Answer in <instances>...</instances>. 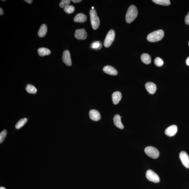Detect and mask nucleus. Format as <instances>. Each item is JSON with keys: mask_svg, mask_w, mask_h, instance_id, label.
<instances>
[{"mask_svg": "<svg viewBox=\"0 0 189 189\" xmlns=\"http://www.w3.org/2000/svg\"><path fill=\"white\" fill-rule=\"evenodd\" d=\"M138 12L135 6L131 5L128 8L126 12V20L128 23H131L136 18Z\"/></svg>", "mask_w": 189, "mask_h": 189, "instance_id": "f257e3e1", "label": "nucleus"}, {"mask_svg": "<svg viewBox=\"0 0 189 189\" xmlns=\"http://www.w3.org/2000/svg\"><path fill=\"white\" fill-rule=\"evenodd\" d=\"M164 33L161 30H157L150 33L147 36V41L150 42H156L161 41L164 37Z\"/></svg>", "mask_w": 189, "mask_h": 189, "instance_id": "f03ea898", "label": "nucleus"}, {"mask_svg": "<svg viewBox=\"0 0 189 189\" xmlns=\"http://www.w3.org/2000/svg\"><path fill=\"white\" fill-rule=\"evenodd\" d=\"M91 24L94 30H97L100 25V20L98 17L97 11L95 9H91L90 11Z\"/></svg>", "mask_w": 189, "mask_h": 189, "instance_id": "7ed1b4c3", "label": "nucleus"}, {"mask_svg": "<svg viewBox=\"0 0 189 189\" xmlns=\"http://www.w3.org/2000/svg\"><path fill=\"white\" fill-rule=\"evenodd\" d=\"M144 151L147 156L155 159L157 158L159 156L158 150L153 146H148L145 147Z\"/></svg>", "mask_w": 189, "mask_h": 189, "instance_id": "20e7f679", "label": "nucleus"}, {"mask_svg": "<svg viewBox=\"0 0 189 189\" xmlns=\"http://www.w3.org/2000/svg\"><path fill=\"white\" fill-rule=\"evenodd\" d=\"M115 36V33L114 30H111L107 34L106 36L104 45L105 47H110L114 41Z\"/></svg>", "mask_w": 189, "mask_h": 189, "instance_id": "39448f33", "label": "nucleus"}, {"mask_svg": "<svg viewBox=\"0 0 189 189\" xmlns=\"http://www.w3.org/2000/svg\"><path fill=\"white\" fill-rule=\"evenodd\" d=\"M146 177L151 182L158 183L160 182V178L157 174L151 169L147 170L146 173Z\"/></svg>", "mask_w": 189, "mask_h": 189, "instance_id": "423d86ee", "label": "nucleus"}, {"mask_svg": "<svg viewBox=\"0 0 189 189\" xmlns=\"http://www.w3.org/2000/svg\"><path fill=\"white\" fill-rule=\"evenodd\" d=\"M179 158L183 165L186 168H189V156L186 152H181L179 154Z\"/></svg>", "mask_w": 189, "mask_h": 189, "instance_id": "0eeeda50", "label": "nucleus"}, {"mask_svg": "<svg viewBox=\"0 0 189 189\" xmlns=\"http://www.w3.org/2000/svg\"><path fill=\"white\" fill-rule=\"evenodd\" d=\"M74 36L78 40H84L87 38V33L84 28L78 29L75 31Z\"/></svg>", "mask_w": 189, "mask_h": 189, "instance_id": "6e6552de", "label": "nucleus"}, {"mask_svg": "<svg viewBox=\"0 0 189 189\" xmlns=\"http://www.w3.org/2000/svg\"><path fill=\"white\" fill-rule=\"evenodd\" d=\"M62 61L67 66H71L72 65L71 56L69 51L65 50L64 51L62 55Z\"/></svg>", "mask_w": 189, "mask_h": 189, "instance_id": "1a4fd4ad", "label": "nucleus"}, {"mask_svg": "<svg viewBox=\"0 0 189 189\" xmlns=\"http://www.w3.org/2000/svg\"><path fill=\"white\" fill-rule=\"evenodd\" d=\"M177 126L174 125L171 126L167 128L165 131V133L169 137L173 136L177 133Z\"/></svg>", "mask_w": 189, "mask_h": 189, "instance_id": "9d476101", "label": "nucleus"}, {"mask_svg": "<svg viewBox=\"0 0 189 189\" xmlns=\"http://www.w3.org/2000/svg\"><path fill=\"white\" fill-rule=\"evenodd\" d=\"M89 117L90 119L95 121H98L101 118L100 113L97 110L92 109L90 110L89 113Z\"/></svg>", "mask_w": 189, "mask_h": 189, "instance_id": "9b49d317", "label": "nucleus"}, {"mask_svg": "<svg viewBox=\"0 0 189 189\" xmlns=\"http://www.w3.org/2000/svg\"><path fill=\"white\" fill-rule=\"evenodd\" d=\"M146 89L150 94H153L157 90V86L154 83L152 82H148L145 84Z\"/></svg>", "mask_w": 189, "mask_h": 189, "instance_id": "f8f14e48", "label": "nucleus"}, {"mask_svg": "<svg viewBox=\"0 0 189 189\" xmlns=\"http://www.w3.org/2000/svg\"><path fill=\"white\" fill-rule=\"evenodd\" d=\"M103 71L105 73L111 75H116L118 74V72L114 67L110 65H106L104 67Z\"/></svg>", "mask_w": 189, "mask_h": 189, "instance_id": "ddd939ff", "label": "nucleus"}, {"mask_svg": "<svg viewBox=\"0 0 189 189\" xmlns=\"http://www.w3.org/2000/svg\"><path fill=\"white\" fill-rule=\"evenodd\" d=\"M122 97L121 92L117 91L113 93L112 96V100L114 105H116L119 103Z\"/></svg>", "mask_w": 189, "mask_h": 189, "instance_id": "4468645a", "label": "nucleus"}, {"mask_svg": "<svg viewBox=\"0 0 189 189\" xmlns=\"http://www.w3.org/2000/svg\"><path fill=\"white\" fill-rule=\"evenodd\" d=\"M86 20H87V17L86 16L82 13L77 14L74 19V22H79V23H83L86 22Z\"/></svg>", "mask_w": 189, "mask_h": 189, "instance_id": "2eb2a0df", "label": "nucleus"}, {"mask_svg": "<svg viewBox=\"0 0 189 189\" xmlns=\"http://www.w3.org/2000/svg\"><path fill=\"white\" fill-rule=\"evenodd\" d=\"M113 122L117 127L121 129H124V127L121 121V117L119 115H115L113 118Z\"/></svg>", "mask_w": 189, "mask_h": 189, "instance_id": "dca6fc26", "label": "nucleus"}, {"mask_svg": "<svg viewBox=\"0 0 189 189\" xmlns=\"http://www.w3.org/2000/svg\"><path fill=\"white\" fill-rule=\"evenodd\" d=\"M47 31V25L43 24L41 26L38 32V35L40 37L43 38L45 36Z\"/></svg>", "mask_w": 189, "mask_h": 189, "instance_id": "f3484780", "label": "nucleus"}, {"mask_svg": "<svg viewBox=\"0 0 189 189\" xmlns=\"http://www.w3.org/2000/svg\"><path fill=\"white\" fill-rule=\"evenodd\" d=\"M38 53L41 57L49 55L51 53V51L47 48L42 47L38 49Z\"/></svg>", "mask_w": 189, "mask_h": 189, "instance_id": "a211bd4d", "label": "nucleus"}, {"mask_svg": "<svg viewBox=\"0 0 189 189\" xmlns=\"http://www.w3.org/2000/svg\"><path fill=\"white\" fill-rule=\"evenodd\" d=\"M141 59L142 62L145 64H149L151 62V57L149 54L143 53L141 56Z\"/></svg>", "mask_w": 189, "mask_h": 189, "instance_id": "6ab92c4d", "label": "nucleus"}, {"mask_svg": "<svg viewBox=\"0 0 189 189\" xmlns=\"http://www.w3.org/2000/svg\"><path fill=\"white\" fill-rule=\"evenodd\" d=\"M154 3L159 5L167 6L171 4L169 0H153Z\"/></svg>", "mask_w": 189, "mask_h": 189, "instance_id": "aec40b11", "label": "nucleus"}, {"mask_svg": "<svg viewBox=\"0 0 189 189\" xmlns=\"http://www.w3.org/2000/svg\"><path fill=\"white\" fill-rule=\"evenodd\" d=\"M26 90L30 94H35L37 92V89L36 87L30 84L27 85Z\"/></svg>", "mask_w": 189, "mask_h": 189, "instance_id": "412c9836", "label": "nucleus"}, {"mask_svg": "<svg viewBox=\"0 0 189 189\" xmlns=\"http://www.w3.org/2000/svg\"><path fill=\"white\" fill-rule=\"evenodd\" d=\"M27 121H28V119L27 118H22L20 119L16 124V128L17 129H20L25 125Z\"/></svg>", "mask_w": 189, "mask_h": 189, "instance_id": "4be33fe9", "label": "nucleus"}, {"mask_svg": "<svg viewBox=\"0 0 189 189\" xmlns=\"http://www.w3.org/2000/svg\"><path fill=\"white\" fill-rule=\"evenodd\" d=\"M64 10L67 14H71L74 12L75 8L74 6L73 5H69L64 8Z\"/></svg>", "mask_w": 189, "mask_h": 189, "instance_id": "5701e85b", "label": "nucleus"}, {"mask_svg": "<svg viewBox=\"0 0 189 189\" xmlns=\"http://www.w3.org/2000/svg\"><path fill=\"white\" fill-rule=\"evenodd\" d=\"M154 63L155 65L158 67L162 66L164 64V62L162 59L159 57H157L154 60Z\"/></svg>", "mask_w": 189, "mask_h": 189, "instance_id": "b1692460", "label": "nucleus"}, {"mask_svg": "<svg viewBox=\"0 0 189 189\" xmlns=\"http://www.w3.org/2000/svg\"><path fill=\"white\" fill-rule=\"evenodd\" d=\"M71 1L70 0H62L60 3V6L61 8H63L69 5Z\"/></svg>", "mask_w": 189, "mask_h": 189, "instance_id": "393cba45", "label": "nucleus"}, {"mask_svg": "<svg viewBox=\"0 0 189 189\" xmlns=\"http://www.w3.org/2000/svg\"><path fill=\"white\" fill-rule=\"evenodd\" d=\"M7 134V131L4 130L0 134V143L1 144L4 141Z\"/></svg>", "mask_w": 189, "mask_h": 189, "instance_id": "a878e982", "label": "nucleus"}, {"mask_svg": "<svg viewBox=\"0 0 189 189\" xmlns=\"http://www.w3.org/2000/svg\"><path fill=\"white\" fill-rule=\"evenodd\" d=\"M185 22L187 25H189V12L188 14L186 16Z\"/></svg>", "mask_w": 189, "mask_h": 189, "instance_id": "bb28decb", "label": "nucleus"}, {"mask_svg": "<svg viewBox=\"0 0 189 189\" xmlns=\"http://www.w3.org/2000/svg\"><path fill=\"white\" fill-rule=\"evenodd\" d=\"M100 46V44L99 43H94L92 45V47L93 48H97Z\"/></svg>", "mask_w": 189, "mask_h": 189, "instance_id": "cd10ccee", "label": "nucleus"}, {"mask_svg": "<svg viewBox=\"0 0 189 189\" xmlns=\"http://www.w3.org/2000/svg\"><path fill=\"white\" fill-rule=\"evenodd\" d=\"M72 1L73 3H78L81 2L82 1V0H72Z\"/></svg>", "mask_w": 189, "mask_h": 189, "instance_id": "c85d7f7f", "label": "nucleus"}, {"mask_svg": "<svg viewBox=\"0 0 189 189\" xmlns=\"http://www.w3.org/2000/svg\"><path fill=\"white\" fill-rule=\"evenodd\" d=\"M28 3V4H31L33 2L32 0H25L24 1Z\"/></svg>", "mask_w": 189, "mask_h": 189, "instance_id": "c756f323", "label": "nucleus"}, {"mask_svg": "<svg viewBox=\"0 0 189 189\" xmlns=\"http://www.w3.org/2000/svg\"><path fill=\"white\" fill-rule=\"evenodd\" d=\"M4 14V11H3V9L1 8H0V15L1 16Z\"/></svg>", "mask_w": 189, "mask_h": 189, "instance_id": "7c9ffc66", "label": "nucleus"}, {"mask_svg": "<svg viewBox=\"0 0 189 189\" xmlns=\"http://www.w3.org/2000/svg\"><path fill=\"white\" fill-rule=\"evenodd\" d=\"M186 65H189V57H187L186 59Z\"/></svg>", "mask_w": 189, "mask_h": 189, "instance_id": "2f4dec72", "label": "nucleus"}, {"mask_svg": "<svg viewBox=\"0 0 189 189\" xmlns=\"http://www.w3.org/2000/svg\"><path fill=\"white\" fill-rule=\"evenodd\" d=\"M0 189H6L5 188V187H1V188H0Z\"/></svg>", "mask_w": 189, "mask_h": 189, "instance_id": "473e14b6", "label": "nucleus"}, {"mask_svg": "<svg viewBox=\"0 0 189 189\" xmlns=\"http://www.w3.org/2000/svg\"><path fill=\"white\" fill-rule=\"evenodd\" d=\"M1 1H6V0H4H4H1Z\"/></svg>", "mask_w": 189, "mask_h": 189, "instance_id": "72a5a7b5", "label": "nucleus"}, {"mask_svg": "<svg viewBox=\"0 0 189 189\" xmlns=\"http://www.w3.org/2000/svg\"><path fill=\"white\" fill-rule=\"evenodd\" d=\"M92 9H94V7H92Z\"/></svg>", "mask_w": 189, "mask_h": 189, "instance_id": "f704fd0d", "label": "nucleus"}, {"mask_svg": "<svg viewBox=\"0 0 189 189\" xmlns=\"http://www.w3.org/2000/svg\"><path fill=\"white\" fill-rule=\"evenodd\" d=\"M188 45L189 46V42H188Z\"/></svg>", "mask_w": 189, "mask_h": 189, "instance_id": "c9c22d12", "label": "nucleus"}]
</instances>
